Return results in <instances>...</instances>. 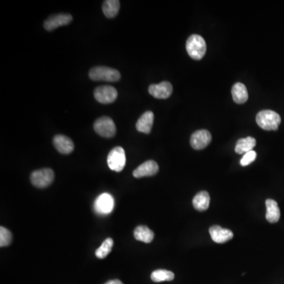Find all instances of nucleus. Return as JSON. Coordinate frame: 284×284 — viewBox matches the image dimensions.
Masks as SVG:
<instances>
[{"mask_svg":"<svg viewBox=\"0 0 284 284\" xmlns=\"http://www.w3.org/2000/svg\"><path fill=\"white\" fill-rule=\"evenodd\" d=\"M257 125L265 130H277L281 123L279 114L272 110L260 111L256 117Z\"/></svg>","mask_w":284,"mask_h":284,"instance_id":"f257e3e1","label":"nucleus"},{"mask_svg":"<svg viewBox=\"0 0 284 284\" xmlns=\"http://www.w3.org/2000/svg\"><path fill=\"white\" fill-rule=\"evenodd\" d=\"M186 47L189 56L195 60H201L206 53V43L200 35L193 34L189 36Z\"/></svg>","mask_w":284,"mask_h":284,"instance_id":"f03ea898","label":"nucleus"},{"mask_svg":"<svg viewBox=\"0 0 284 284\" xmlns=\"http://www.w3.org/2000/svg\"><path fill=\"white\" fill-rule=\"evenodd\" d=\"M90 78L93 81H119L121 75L117 70L107 67H96L90 70Z\"/></svg>","mask_w":284,"mask_h":284,"instance_id":"7ed1b4c3","label":"nucleus"},{"mask_svg":"<svg viewBox=\"0 0 284 284\" xmlns=\"http://www.w3.org/2000/svg\"><path fill=\"white\" fill-rule=\"evenodd\" d=\"M97 135L103 138H110L116 134V126L114 121L107 116H103L96 120L93 125Z\"/></svg>","mask_w":284,"mask_h":284,"instance_id":"20e7f679","label":"nucleus"},{"mask_svg":"<svg viewBox=\"0 0 284 284\" xmlns=\"http://www.w3.org/2000/svg\"><path fill=\"white\" fill-rule=\"evenodd\" d=\"M55 179L53 170L50 168H43L35 170L30 176V181L37 188H45L50 186Z\"/></svg>","mask_w":284,"mask_h":284,"instance_id":"39448f33","label":"nucleus"},{"mask_svg":"<svg viewBox=\"0 0 284 284\" xmlns=\"http://www.w3.org/2000/svg\"><path fill=\"white\" fill-rule=\"evenodd\" d=\"M107 164L111 170L120 172L126 165V154L122 147H116L111 150L107 157Z\"/></svg>","mask_w":284,"mask_h":284,"instance_id":"423d86ee","label":"nucleus"},{"mask_svg":"<svg viewBox=\"0 0 284 284\" xmlns=\"http://www.w3.org/2000/svg\"><path fill=\"white\" fill-rule=\"evenodd\" d=\"M117 90L111 85L97 87L94 90L95 99L103 104L113 103L117 99Z\"/></svg>","mask_w":284,"mask_h":284,"instance_id":"0eeeda50","label":"nucleus"},{"mask_svg":"<svg viewBox=\"0 0 284 284\" xmlns=\"http://www.w3.org/2000/svg\"><path fill=\"white\" fill-rule=\"evenodd\" d=\"M115 205L114 198L107 193H102L95 202V210L97 213L107 215L112 212Z\"/></svg>","mask_w":284,"mask_h":284,"instance_id":"6e6552de","label":"nucleus"},{"mask_svg":"<svg viewBox=\"0 0 284 284\" xmlns=\"http://www.w3.org/2000/svg\"><path fill=\"white\" fill-rule=\"evenodd\" d=\"M212 141V135L209 131L206 129H201L196 131L192 135L190 138V145L192 148L196 150H201L205 148L210 144Z\"/></svg>","mask_w":284,"mask_h":284,"instance_id":"1a4fd4ad","label":"nucleus"},{"mask_svg":"<svg viewBox=\"0 0 284 284\" xmlns=\"http://www.w3.org/2000/svg\"><path fill=\"white\" fill-rule=\"evenodd\" d=\"M73 20L72 16L68 14H59L52 16L47 19L43 24V27L48 31H52L60 26L70 24Z\"/></svg>","mask_w":284,"mask_h":284,"instance_id":"9d476101","label":"nucleus"},{"mask_svg":"<svg viewBox=\"0 0 284 284\" xmlns=\"http://www.w3.org/2000/svg\"><path fill=\"white\" fill-rule=\"evenodd\" d=\"M172 85L168 81H163L157 84H151L148 92L157 99H167L172 93Z\"/></svg>","mask_w":284,"mask_h":284,"instance_id":"9b49d317","label":"nucleus"},{"mask_svg":"<svg viewBox=\"0 0 284 284\" xmlns=\"http://www.w3.org/2000/svg\"><path fill=\"white\" fill-rule=\"evenodd\" d=\"M158 171V164L154 160H148L146 162L141 164L139 167H137L134 170L133 176H134V177L139 179V178L155 176Z\"/></svg>","mask_w":284,"mask_h":284,"instance_id":"f8f14e48","label":"nucleus"},{"mask_svg":"<svg viewBox=\"0 0 284 284\" xmlns=\"http://www.w3.org/2000/svg\"><path fill=\"white\" fill-rule=\"evenodd\" d=\"M209 233H210L212 239L215 243H219V244L227 243L229 240L232 239L233 236H234L232 231L228 229H224L218 225L211 227L209 228Z\"/></svg>","mask_w":284,"mask_h":284,"instance_id":"ddd939ff","label":"nucleus"},{"mask_svg":"<svg viewBox=\"0 0 284 284\" xmlns=\"http://www.w3.org/2000/svg\"><path fill=\"white\" fill-rule=\"evenodd\" d=\"M53 144L58 151L64 155H68L74 151V145L72 140L64 135H56L54 138Z\"/></svg>","mask_w":284,"mask_h":284,"instance_id":"4468645a","label":"nucleus"},{"mask_svg":"<svg viewBox=\"0 0 284 284\" xmlns=\"http://www.w3.org/2000/svg\"><path fill=\"white\" fill-rule=\"evenodd\" d=\"M154 114L151 111L145 112L138 119L136 123V128L138 131L144 134H149L151 132V127L154 125Z\"/></svg>","mask_w":284,"mask_h":284,"instance_id":"2eb2a0df","label":"nucleus"},{"mask_svg":"<svg viewBox=\"0 0 284 284\" xmlns=\"http://www.w3.org/2000/svg\"><path fill=\"white\" fill-rule=\"evenodd\" d=\"M265 205L267 208L266 220L272 224L277 223L280 218V210H279L277 202L272 199H268L265 202Z\"/></svg>","mask_w":284,"mask_h":284,"instance_id":"dca6fc26","label":"nucleus"},{"mask_svg":"<svg viewBox=\"0 0 284 284\" xmlns=\"http://www.w3.org/2000/svg\"><path fill=\"white\" fill-rule=\"evenodd\" d=\"M231 93H232L233 100L238 104L246 103L248 100V92L243 83L238 82L234 84L231 90Z\"/></svg>","mask_w":284,"mask_h":284,"instance_id":"f3484780","label":"nucleus"},{"mask_svg":"<svg viewBox=\"0 0 284 284\" xmlns=\"http://www.w3.org/2000/svg\"><path fill=\"white\" fill-rule=\"evenodd\" d=\"M210 204V196L208 192H199L193 199V205L196 210L204 212L208 209Z\"/></svg>","mask_w":284,"mask_h":284,"instance_id":"a211bd4d","label":"nucleus"},{"mask_svg":"<svg viewBox=\"0 0 284 284\" xmlns=\"http://www.w3.org/2000/svg\"><path fill=\"white\" fill-rule=\"evenodd\" d=\"M257 144V141L252 137H247L246 138H241L236 143L235 151L238 154H246L252 151Z\"/></svg>","mask_w":284,"mask_h":284,"instance_id":"6ab92c4d","label":"nucleus"},{"mask_svg":"<svg viewBox=\"0 0 284 284\" xmlns=\"http://www.w3.org/2000/svg\"><path fill=\"white\" fill-rule=\"evenodd\" d=\"M134 234H135V239L145 243H150L154 238V231L150 230L146 226H138L135 230Z\"/></svg>","mask_w":284,"mask_h":284,"instance_id":"aec40b11","label":"nucleus"},{"mask_svg":"<svg viewBox=\"0 0 284 284\" xmlns=\"http://www.w3.org/2000/svg\"><path fill=\"white\" fill-rule=\"evenodd\" d=\"M120 3L119 0H106L103 3V12L108 18L116 17L119 13Z\"/></svg>","mask_w":284,"mask_h":284,"instance_id":"412c9836","label":"nucleus"},{"mask_svg":"<svg viewBox=\"0 0 284 284\" xmlns=\"http://www.w3.org/2000/svg\"><path fill=\"white\" fill-rule=\"evenodd\" d=\"M174 279V274L170 271L159 269L154 271L151 274V279L155 282H164V281H171Z\"/></svg>","mask_w":284,"mask_h":284,"instance_id":"4be33fe9","label":"nucleus"},{"mask_svg":"<svg viewBox=\"0 0 284 284\" xmlns=\"http://www.w3.org/2000/svg\"><path fill=\"white\" fill-rule=\"evenodd\" d=\"M114 242L112 238H108L102 243L100 248L97 249L96 251V256L100 259L105 258L107 255L112 251Z\"/></svg>","mask_w":284,"mask_h":284,"instance_id":"5701e85b","label":"nucleus"},{"mask_svg":"<svg viewBox=\"0 0 284 284\" xmlns=\"http://www.w3.org/2000/svg\"><path fill=\"white\" fill-rule=\"evenodd\" d=\"M11 242H12V234L11 231L5 227H0V246L5 247L11 245Z\"/></svg>","mask_w":284,"mask_h":284,"instance_id":"b1692460","label":"nucleus"},{"mask_svg":"<svg viewBox=\"0 0 284 284\" xmlns=\"http://www.w3.org/2000/svg\"><path fill=\"white\" fill-rule=\"evenodd\" d=\"M256 158H257V152L252 150V151H249L247 154H244L241 161H240V164L243 166V167L249 165V164L253 163L256 160Z\"/></svg>","mask_w":284,"mask_h":284,"instance_id":"393cba45","label":"nucleus"},{"mask_svg":"<svg viewBox=\"0 0 284 284\" xmlns=\"http://www.w3.org/2000/svg\"><path fill=\"white\" fill-rule=\"evenodd\" d=\"M105 284H123L119 279H114V280H110L106 282Z\"/></svg>","mask_w":284,"mask_h":284,"instance_id":"a878e982","label":"nucleus"}]
</instances>
